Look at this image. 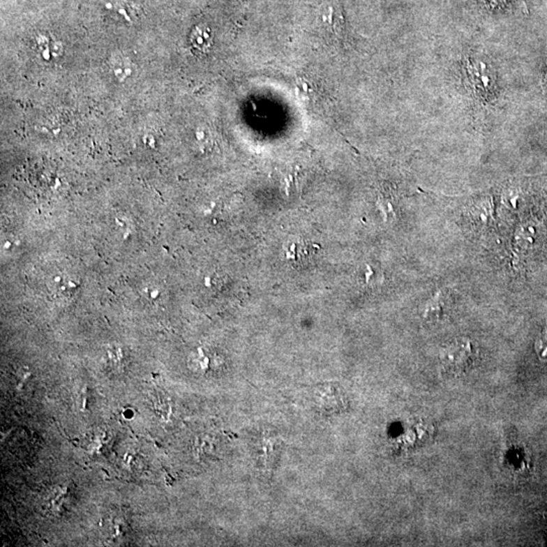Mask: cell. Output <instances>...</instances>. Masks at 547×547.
<instances>
[{
  "label": "cell",
  "mask_w": 547,
  "mask_h": 547,
  "mask_svg": "<svg viewBox=\"0 0 547 547\" xmlns=\"http://www.w3.org/2000/svg\"><path fill=\"white\" fill-rule=\"evenodd\" d=\"M475 352L468 340H458L452 343L441 352V362L447 371L463 372L474 361Z\"/></svg>",
  "instance_id": "1"
},
{
  "label": "cell",
  "mask_w": 547,
  "mask_h": 547,
  "mask_svg": "<svg viewBox=\"0 0 547 547\" xmlns=\"http://www.w3.org/2000/svg\"><path fill=\"white\" fill-rule=\"evenodd\" d=\"M468 82L472 91L481 98H488L495 89V76L488 64L481 60L470 59L466 67Z\"/></svg>",
  "instance_id": "2"
},
{
  "label": "cell",
  "mask_w": 547,
  "mask_h": 547,
  "mask_svg": "<svg viewBox=\"0 0 547 547\" xmlns=\"http://www.w3.org/2000/svg\"><path fill=\"white\" fill-rule=\"evenodd\" d=\"M542 237H544V230L541 224L528 222L523 224L518 230L516 242L520 250L533 252L541 243Z\"/></svg>",
  "instance_id": "3"
},
{
  "label": "cell",
  "mask_w": 547,
  "mask_h": 547,
  "mask_svg": "<svg viewBox=\"0 0 547 547\" xmlns=\"http://www.w3.org/2000/svg\"><path fill=\"white\" fill-rule=\"evenodd\" d=\"M450 300L447 289H441L435 293L431 299L426 302L423 308V318L427 322H436L444 317Z\"/></svg>",
  "instance_id": "4"
},
{
  "label": "cell",
  "mask_w": 547,
  "mask_h": 547,
  "mask_svg": "<svg viewBox=\"0 0 547 547\" xmlns=\"http://www.w3.org/2000/svg\"><path fill=\"white\" fill-rule=\"evenodd\" d=\"M322 21L338 38H342L345 31V20L342 13L334 6H327L322 13Z\"/></svg>",
  "instance_id": "5"
},
{
  "label": "cell",
  "mask_w": 547,
  "mask_h": 547,
  "mask_svg": "<svg viewBox=\"0 0 547 547\" xmlns=\"http://www.w3.org/2000/svg\"><path fill=\"white\" fill-rule=\"evenodd\" d=\"M192 44L200 51H207L211 45L209 31L206 28H197L192 33Z\"/></svg>",
  "instance_id": "6"
},
{
  "label": "cell",
  "mask_w": 547,
  "mask_h": 547,
  "mask_svg": "<svg viewBox=\"0 0 547 547\" xmlns=\"http://www.w3.org/2000/svg\"><path fill=\"white\" fill-rule=\"evenodd\" d=\"M296 91H297L299 98L304 100H310L311 93H313V89L304 80H298L297 84H296Z\"/></svg>",
  "instance_id": "7"
},
{
  "label": "cell",
  "mask_w": 547,
  "mask_h": 547,
  "mask_svg": "<svg viewBox=\"0 0 547 547\" xmlns=\"http://www.w3.org/2000/svg\"><path fill=\"white\" fill-rule=\"evenodd\" d=\"M537 352L542 358H547V329L544 335L539 338L537 344Z\"/></svg>",
  "instance_id": "8"
},
{
  "label": "cell",
  "mask_w": 547,
  "mask_h": 547,
  "mask_svg": "<svg viewBox=\"0 0 547 547\" xmlns=\"http://www.w3.org/2000/svg\"><path fill=\"white\" fill-rule=\"evenodd\" d=\"M511 1H513V0H488V4L494 6V8H495V6H509V3H510Z\"/></svg>",
  "instance_id": "9"
},
{
  "label": "cell",
  "mask_w": 547,
  "mask_h": 547,
  "mask_svg": "<svg viewBox=\"0 0 547 547\" xmlns=\"http://www.w3.org/2000/svg\"><path fill=\"white\" fill-rule=\"evenodd\" d=\"M544 89H546V91H547V73L546 75V80H544Z\"/></svg>",
  "instance_id": "10"
},
{
  "label": "cell",
  "mask_w": 547,
  "mask_h": 547,
  "mask_svg": "<svg viewBox=\"0 0 547 547\" xmlns=\"http://www.w3.org/2000/svg\"><path fill=\"white\" fill-rule=\"evenodd\" d=\"M235 1H237V0H235Z\"/></svg>",
  "instance_id": "11"
}]
</instances>
